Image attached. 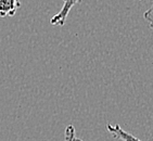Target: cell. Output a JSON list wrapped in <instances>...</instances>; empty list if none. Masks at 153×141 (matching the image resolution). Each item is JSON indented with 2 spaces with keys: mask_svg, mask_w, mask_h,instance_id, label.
Instances as JSON below:
<instances>
[{
  "mask_svg": "<svg viewBox=\"0 0 153 141\" xmlns=\"http://www.w3.org/2000/svg\"><path fill=\"white\" fill-rule=\"evenodd\" d=\"M82 0H63V6H62L61 10L51 18V25L52 26H63L66 22V19H68L70 12L73 9V7L77 3L82 2Z\"/></svg>",
  "mask_w": 153,
  "mask_h": 141,
  "instance_id": "cell-1",
  "label": "cell"
},
{
  "mask_svg": "<svg viewBox=\"0 0 153 141\" xmlns=\"http://www.w3.org/2000/svg\"><path fill=\"white\" fill-rule=\"evenodd\" d=\"M20 7V0H0V18L14 16Z\"/></svg>",
  "mask_w": 153,
  "mask_h": 141,
  "instance_id": "cell-2",
  "label": "cell"
},
{
  "mask_svg": "<svg viewBox=\"0 0 153 141\" xmlns=\"http://www.w3.org/2000/svg\"><path fill=\"white\" fill-rule=\"evenodd\" d=\"M106 130L112 135L113 138L118 139V140L122 141H141L140 139L136 138L135 136L130 135L129 132H126L125 130L122 128L118 124L116 125H110V124H106Z\"/></svg>",
  "mask_w": 153,
  "mask_h": 141,
  "instance_id": "cell-3",
  "label": "cell"
},
{
  "mask_svg": "<svg viewBox=\"0 0 153 141\" xmlns=\"http://www.w3.org/2000/svg\"><path fill=\"white\" fill-rule=\"evenodd\" d=\"M151 13H152V9H149L148 12L144 13V18L148 19V21H149V23L150 24H151V18H152V16H151Z\"/></svg>",
  "mask_w": 153,
  "mask_h": 141,
  "instance_id": "cell-4",
  "label": "cell"
}]
</instances>
